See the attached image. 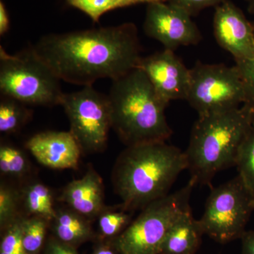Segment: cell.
Listing matches in <instances>:
<instances>
[{
  "label": "cell",
  "instance_id": "21",
  "mask_svg": "<svg viewBox=\"0 0 254 254\" xmlns=\"http://www.w3.org/2000/svg\"><path fill=\"white\" fill-rule=\"evenodd\" d=\"M48 222L38 216L22 218L23 245L27 254H36L41 250L46 237Z\"/></svg>",
  "mask_w": 254,
  "mask_h": 254
},
{
  "label": "cell",
  "instance_id": "32",
  "mask_svg": "<svg viewBox=\"0 0 254 254\" xmlns=\"http://www.w3.org/2000/svg\"><path fill=\"white\" fill-rule=\"evenodd\" d=\"M248 10L251 14H254V1L249 3Z\"/></svg>",
  "mask_w": 254,
  "mask_h": 254
},
{
  "label": "cell",
  "instance_id": "30",
  "mask_svg": "<svg viewBox=\"0 0 254 254\" xmlns=\"http://www.w3.org/2000/svg\"><path fill=\"white\" fill-rule=\"evenodd\" d=\"M241 239L242 254H254V231H246Z\"/></svg>",
  "mask_w": 254,
  "mask_h": 254
},
{
  "label": "cell",
  "instance_id": "17",
  "mask_svg": "<svg viewBox=\"0 0 254 254\" xmlns=\"http://www.w3.org/2000/svg\"><path fill=\"white\" fill-rule=\"evenodd\" d=\"M25 210L33 216L41 217L53 221L57 210L54 208L53 195L46 185L34 182L23 191Z\"/></svg>",
  "mask_w": 254,
  "mask_h": 254
},
{
  "label": "cell",
  "instance_id": "8",
  "mask_svg": "<svg viewBox=\"0 0 254 254\" xmlns=\"http://www.w3.org/2000/svg\"><path fill=\"white\" fill-rule=\"evenodd\" d=\"M254 200L237 176L226 183L211 187L199 222L203 233L224 244L242 238Z\"/></svg>",
  "mask_w": 254,
  "mask_h": 254
},
{
  "label": "cell",
  "instance_id": "27",
  "mask_svg": "<svg viewBox=\"0 0 254 254\" xmlns=\"http://www.w3.org/2000/svg\"><path fill=\"white\" fill-rule=\"evenodd\" d=\"M223 0H167L168 2L180 6L193 16L201 10L210 6H217Z\"/></svg>",
  "mask_w": 254,
  "mask_h": 254
},
{
  "label": "cell",
  "instance_id": "23",
  "mask_svg": "<svg viewBox=\"0 0 254 254\" xmlns=\"http://www.w3.org/2000/svg\"><path fill=\"white\" fill-rule=\"evenodd\" d=\"M122 206V205H121ZM102 235L113 237L131 223V215L122 206L121 209H106L98 215Z\"/></svg>",
  "mask_w": 254,
  "mask_h": 254
},
{
  "label": "cell",
  "instance_id": "6",
  "mask_svg": "<svg viewBox=\"0 0 254 254\" xmlns=\"http://www.w3.org/2000/svg\"><path fill=\"white\" fill-rule=\"evenodd\" d=\"M197 185L191 178L174 193L152 202L117 239L120 254H160L165 237L184 214L191 210L190 195Z\"/></svg>",
  "mask_w": 254,
  "mask_h": 254
},
{
  "label": "cell",
  "instance_id": "2",
  "mask_svg": "<svg viewBox=\"0 0 254 254\" xmlns=\"http://www.w3.org/2000/svg\"><path fill=\"white\" fill-rule=\"evenodd\" d=\"M188 168L185 152L166 141L127 146L114 166L112 180L127 210L143 209L169 194Z\"/></svg>",
  "mask_w": 254,
  "mask_h": 254
},
{
  "label": "cell",
  "instance_id": "4",
  "mask_svg": "<svg viewBox=\"0 0 254 254\" xmlns=\"http://www.w3.org/2000/svg\"><path fill=\"white\" fill-rule=\"evenodd\" d=\"M253 120L242 105L236 109L198 116L185 152L191 178L210 185L217 173L234 166Z\"/></svg>",
  "mask_w": 254,
  "mask_h": 254
},
{
  "label": "cell",
  "instance_id": "11",
  "mask_svg": "<svg viewBox=\"0 0 254 254\" xmlns=\"http://www.w3.org/2000/svg\"><path fill=\"white\" fill-rule=\"evenodd\" d=\"M137 68L145 73L157 94L167 104L172 100H187L190 69L173 50L165 49L145 58L141 57Z\"/></svg>",
  "mask_w": 254,
  "mask_h": 254
},
{
  "label": "cell",
  "instance_id": "18",
  "mask_svg": "<svg viewBox=\"0 0 254 254\" xmlns=\"http://www.w3.org/2000/svg\"><path fill=\"white\" fill-rule=\"evenodd\" d=\"M28 105L1 95L0 101V131L5 134L16 133L31 118Z\"/></svg>",
  "mask_w": 254,
  "mask_h": 254
},
{
  "label": "cell",
  "instance_id": "19",
  "mask_svg": "<svg viewBox=\"0 0 254 254\" xmlns=\"http://www.w3.org/2000/svg\"><path fill=\"white\" fill-rule=\"evenodd\" d=\"M155 1L167 0H66L70 6L84 13L94 23H98L103 14L112 10Z\"/></svg>",
  "mask_w": 254,
  "mask_h": 254
},
{
  "label": "cell",
  "instance_id": "1",
  "mask_svg": "<svg viewBox=\"0 0 254 254\" xmlns=\"http://www.w3.org/2000/svg\"><path fill=\"white\" fill-rule=\"evenodd\" d=\"M31 47L61 81L83 87L102 78L118 79L137 68L141 58L133 23L52 33Z\"/></svg>",
  "mask_w": 254,
  "mask_h": 254
},
{
  "label": "cell",
  "instance_id": "10",
  "mask_svg": "<svg viewBox=\"0 0 254 254\" xmlns=\"http://www.w3.org/2000/svg\"><path fill=\"white\" fill-rule=\"evenodd\" d=\"M191 16L168 1L150 3L147 4L143 31L165 49L175 51L180 47L195 46L201 41L202 35Z\"/></svg>",
  "mask_w": 254,
  "mask_h": 254
},
{
  "label": "cell",
  "instance_id": "24",
  "mask_svg": "<svg viewBox=\"0 0 254 254\" xmlns=\"http://www.w3.org/2000/svg\"><path fill=\"white\" fill-rule=\"evenodd\" d=\"M19 195L11 187L1 184L0 186V225L1 229L14 223L21 218L18 215Z\"/></svg>",
  "mask_w": 254,
  "mask_h": 254
},
{
  "label": "cell",
  "instance_id": "26",
  "mask_svg": "<svg viewBox=\"0 0 254 254\" xmlns=\"http://www.w3.org/2000/svg\"><path fill=\"white\" fill-rule=\"evenodd\" d=\"M235 63L240 70L245 88V101L243 106L250 112L254 122V57Z\"/></svg>",
  "mask_w": 254,
  "mask_h": 254
},
{
  "label": "cell",
  "instance_id": "29",
  "mask_svg": "<svg viewBox=\"0 0 254 254\" xmlns=\"http://www.w3.org/2000/svg\"><path fill=\"white\" fill-rule=\"evenodd\" d=\"M10 28L9 12L2 0L0 1V36H4Z\"/></svg>",
  "mask_w": 254,
  "mask_h": 254
},
{
  "label": "cell",
  "instance_id": "9",
  "mask_svg": "<svg viewBox=\"0 0 254 254\" xmlns=\"http://www.w3.org/2000/svg\"><path fill=\"white\" fill-rule=\"evenodd\" d=\"M68 119L69 131L81 147L82 153L103 151L112 128L108 95L93 86L73 93H64L61 104Z\"/></svg>",
  "mask_w": 254,
  "mask_h": 254
},
{
  "label": "cell",
  "instance_id": "13",
  "mask_svg": "<svg viewBox=\"0 0 254 254\" xmlns=\"http://www.w3.org/2000/svg\"><path fill=\"white\" fill-rule=\"evenodd\" d=\"M38 163L54 170L77 168L81 147L68 131H48L36 133L26 143Z\"/></svg>",
  "mask_w": 254,
  "mask_h": 254
},
{
  "label": "cell",
  "instance_id": "33",
  "mask_svg": "<svg viewBox=\"0 0 254 254\" xmlns=\"http://www.w3.org/2000/svg\"><path fill=\"white\" fill-rule=\"evenodd\" d=\"M246 1H248L249 3L251 2V1H253L254 0H246Z\"/></svg>",
  "mask_w": 254,
  "mask_h": 254
},
{
  "label": "cell",
  "instance_id": "12",
  "mask_svg": "<svg viewBox=\"0 0 254 254\" xmlns=\"http://www.w3.org/2000/svg\"><path fill=\"white\" fill-rule=\"evenodd\" d=\"M214 36L219 46L230 53L235 63L254 57V25L229 0L215 6Z\"/></svg>",
  "mask_w": 254,
  "mask_h": 254
},
{
  "label": "cell",
  "instance_id": "14",
  "mask_svg": "<svg viewBox=\"0 0 254 254\" xmlns=\"http://www.w3.org/2000/svg\"><path fill=\"white\" fill-rule=\"evenodd\" d=\"M61 199L68 208L88 219L98 216L106 208L103 180L93 168L82 178L69 182Z\"/></svg>",
  "mask_w": 254,
  "mask_h": 254
},
{
  "label": "cell",
  "instance_id": "3",
  "mask_svg": "<svg viewBox=\"0 0 254 254\" xmlns=\"http://www.w3.org/2000/svg\"><path fill=\"white\" fill-rule=\"evenodd\" d=\"M108 99L112 128L127 146L166 141L173 134L165 103L146 75L136 68L114 80Z\"/></svg>",
  "mask_w": 254,
  "mask_h": 254
},
{
  "label": "cell",
  "instance_id": "20",
  "mask_svg": "<svg viewBox=\"0 0 254 254\" xmlns=\"http://www.w3.org/2000/svg\"><path fill=\"white\" fill-rule=\"evenodd\" d=\"M235 166L238 176L254 200V122L240 145Z\"/></svg>",
  "mask_w": 254,
  "mask_h": 254
},
{
  "label": "cell",
  "instance_id": "16",
  "mask_svg": "<svg viewBox=\"0 0 254 254\" xmlns=\"http://www.w3.org/2000/svg\"><path fill=\"white\" fill-rule=\"evenodd\" d=\"M53 228L58 240L68 245L82 243L91 236V228L88 218L71 208L57 210Z\"/></svg>",
  "mask_w": 254,
  "mask_h": 254
},
{
  "label": "cell",
  "instance_id": "7",
  "mask_svg": "<svg viewBox=\"0 0 254 254\" xmlns=\"http://www.w3.org/2000/svg\"><path fill=\"white\" fill-rule=\"evenodd\" d=\"M190 73L186 100L198 116L236 109L245 103V88L236 64L228 66L198 62Z\"/></svg>",
  "mask_w": 254,
  "mask_h": 254
},
{
  "label": "cell",
  "instance_id": "28",
  "mask_svg": "<svg viewBox=\"0 0 254 254\" xmlns=\"http://www.w3.org/2000/svg\"><path fill=\"white\" fill-rule=\"evenodd\" d=\"M46 254H78L73 247L67 244L53 240L50 242L47 247Z\"/></svg>",
  "mask_w": 254,
  "mask_h": 254
},
{
  "label": "cell",
  "instance_id": "25",
  "mask_svg": "<svg viewBox=\"0 0 254 254\" xmlns=\"http://www.w3.org/2000/svg\"><path fill=\"white\" fill-rule=\"evenodd\" d=\"M0 254H27L23 245L22 218L5 229L0 246Z\"/></svg>",
  "mask_w": 254,
  "mask_h": 254
},
{
  "label": "cell",
  "instance_id": "15",
  "mask_svg": "<svg viewBox=\"0 0 254 254\" xmlns=\"http://www.w3.org/2000/svg\"><path fill=\"white\" fill-rule=\"evenodd\" d=\"M203 234L199 220L193 218L190 210L180 217L171 227L160 254H194Z\"/></svg>",
  "mask_w": 254,
  "mask_h": 254
},
{
  "label": "cell",
  "instance_id": "5",
  "mask_svg": "<svg viewBox=\"0 0 254 254\" xmlns=\"http://www.w3.org/2000/svg\"><path fill=\"white\" fill-rule=\"evenodd\" d=\"M60 79L35 53L32 47L14 55L0 46V92L31 106L61 104Z\"/></svg>",
  "mask_w": 254,
  "mask_h": 254
},
{
  "label": "cell",
  "instance_id": "22",
  "mask_svg": "<svg viewBox=\"0 0 254 254\" xmlns=\"http://www.w3.org/2000/svg\"><path fill=\"white\" fill-rule=\"evenodd\" d=\"M28 163L21 150L9 144L0 146V170L4 175L20 177L28 171Z\"/></svg>",
  "mask_w": 254,
  "mask_h": 254
},
{
  "label": "cell",
  "instance_id": "31",
  "mask_svg": "<svg viewBox=\"0 0 254 254\" xmlns=\"http://www.w3.org/2000/svg\"><path fill=\"white\" fill-rule=\"evenodd\" d=\"M93 254H116L112 249L108 247H103L98 248V250L95 251V253Z\"/></svg>",
  "mask_w": 254,
  "mask_h": 254
}]
</instances>
